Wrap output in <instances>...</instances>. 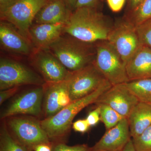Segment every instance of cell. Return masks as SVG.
<instances>
[{
	"label": "cell",
	"mask_w": 151,
	"mask_h": 151,
	"mask_svg": "<svg viewBox=\"0 0 151 151\" xmlns=\"http://www.w3.org/2000/svg\"><path fill=\"white\" fill-rule=\"evenodd\" d=\"M114 22L98 8H78L71 12L64 33L85 42L95 43L107 40Z\"/></svg>",
	"instance_id": "obj_1"
},
{
	"label": "cell",
	"mask_w": 151,
	"mask_h": 151,
	"mask_svg": "<svg viewBox=\"0 0 151 151\" xmlns=\"http://www.w3.org/2000/svg\"><path fill=\"white\" fill-rule=\"evenodd\" d=\"M105 79L95 91L87 96L72 101L54 116L41 121L42 127L50 140H58L64 137L69 132L74 117L88 105L95 103L100 96L112 86Z\"/></svg>",
	"instance_id": "obj_2"
},
{
	"label": "cell",
	"mask_w": 151,
	"mask_h": 151,
	"mask_svg": "<svg viewBox=\"0 0 151 151\" xmlns=\"http://www.w3.org/2000/svg\"><path fill=\"white\" fill-rule=\"evenodd\" d=\"M65 34L48 48L63 65L73 72L94 63L96 55L95 43L85 42Z\"/></svg>",
	"instance_id": "obj_3"
},
{
	"label": "cell",
	"mask_w": 151,
	"mask_h": 151,
	"mask_svg": "<svg viewBox=\"0 0 151 151\" xmlns=\"http://www.w3.org/2000/svg\"><path fill=\"white\" fill-rule=\"evenodd\" d=\"M95 44L94 64L112 86L129 81L126 63L113 45L108 40L100 41Z\"/></svg>",
	"instance_id": "obj_4"
},
{
	"label": "cell",
	"mask_w": 151,
	"mask_h": 151,
	"mask_svg": "<svg viewBox=\"0 0 151 151\" xmlns=\"http://www.w3.org/2000/svg\"><path fill=\"white\" fill-rule=\"evenodd\" d=\"M4 120L11 134L29 150L40 144L50 145V140L37 118L16 116Z\"/></svg>",
	"instance_id": "obj_5"
},
{
	"label": "cell",
	"mask_w": 151,
	"mask_h": 151,
	"mask_svg": "<svg viewBox=\"0 0 151 151\" xmlns=\"http://www.w3.org/2000/svg\"><path fill=\"white\" fill-rule=\"evenodd\" d=\"M43 78L35 71L21 63L9 58L0 60V90L23 85L42 86Z\"/></svg>",
	"instance_id": "obj_6"
},
{
	"label": "cell",
	"mask_w": 151,
	"mask_h": 151,
	"mask_svg": "<svg viewBox=\"0 0 151 151\" xmlns=\"http://www.w3.org/2000/svg\"><path fill=\"white\" fill-rule=\"evenodd\" d=\"M48 1L18 0L9 8L0 12L1 21L11 24L29 40V30L33 22L39 11Z\"/></svg>",
	"instance_id": "obj_7"
},
{
	"label": "cell",
	"mask_w": 151,
	"mask_h": 151,
	"mask_svg": "<svg viewBox=\"0 0 151 151\" xmlns=\"http://www.w3.org/2000/svg\"><path fill=\"white\" fill-rule=\"evenodd\" d=\"M107 40L127 63L142 46L137 27L123 17L114 22Z\"/></svg>",
	"instance_id": "obj_8"
},
{
	"label": "cell",
	"mask_w": 151,
	"mask_h": 151,
	"mask_svg": "<svg viewBox=\"0 0 151 151\" xmlns=\"http://www.w3.org/2000/svg\"><path fill=\"white\" fill-rule=\"evenodd\" d=\"M105 79L94 63L80 70L71 72L67 79L71 102L91 94Z\"/></svg>",
	"instance_id": "obj_9"
},
{
	"label": "cell",
	"mask_w": 151,
	"mask_h": 151,
	"mask_svg": "<svg viewBox=\"0 0 151 151\" xmlns=\"http://www.w3.org/2000/svg\"><path fill=\"white\" fill-rule=\"evenodd\" d=\"M43 85L38 86L19 94L1 113V120L25 115L39 118L42 115Z\"/></svg>",
	"instance_id": "obj_10"
},
{
	"label": "cell",
	"mask_w": 151,
	"mask_h": 151,
	"mask_svg": "<svg viewBox=\"0 0 151 151\" xmlns=\"http://www.w3.org/2000/svg\"><path fill=\"white\" fill-rule=\"evenodd\" d=\"M31 62L46 83L66 80L71 73L48 49H35Z\"/></svg>",
	"instance_id": "obj_11"
},
{
	"label": "cell",
	"mask_w": 151,
	"mask_h": 151,
	"mask_svg": "<svg viewBox=\"0 0 151 151\" xmlns=\"http://www.w3.org/2000/svg\"><path fill=\"white\" fill-rule=\"evenodd\" d=\"M139 101L126 83L112 86L103 93L95 104H104L114 109L124 118H128Z\"/></svg>",
	"instance_id": "obj_12"
},
{
	"label": "cell",
	"mask_w": 151,
	"mask_h": 151,
	"mask_svg": "<svg viewBox=\"0 0 151 151\" xmlns=\"http://www.w3.org/2000/svg\"><path fill=\"white\" fill-rule=\"evenodd\" d=\"M67 79L44 84L42 111L45 118L54 116L71 103Z\"/></svg>",
	"instance_id": "obj_13"
},
{
	"label": "cell",
	"mask_w": 151,
	"mask_h": 151,
	"mask_svg": "<svg viewBox=\"0 0 151 151\" xmlns=\"http://www.w3.org/2000/svg\"><path fill=\"white\" fill-rule=\"evenodd\" d=\"M0 43L6 50L23 55H30L35 50L29 40L12 25L3 21L0 24Z\"/></svg>",
	"instance_id": "obj_14"
},
{
	"label": "cell",
	"mask_w": 151,
	"mask_h": 151,
	"mask_svg": "<svg viewBox=\"0 0 151 151\" xmlns=\"http://www.w3.org/2000/svg\"><path fill=\"white\" fill-rule=\"evenodd\" d=\"M131 139L128 119L124 118L116 126L106 130L100 140L92 147V151L122 150Z\"/></svg>",
	"instance_id": "obj_15"
},
{
	"label": "cell",
	"mask_w": 151,
	"mask_h": 151,
	"mask_svg": "<svg viewBox=\"0 0 151 151\" xmlns=\"http://www.w3.org/2000/svg\"><path fill=\"white\" fill-rule=\"evenodd\" d=\"M65 24H35L29 30V40L34 49H48L64 33Z\"/></svg>",
	"instance_id": "obj_16"
},
{
	"label": "cell",
	"mask_w": 151,
	"mask_h": 151,
	"mask_svg": "<svg viewBox=\"0 0 151 151\" xmlns=\"http://www.w3.org/2000/svg\"><path fill=\"white\" fill-rule=\"evenodd\" d=\"M72 11L65 0H49L35 18V24H65Z\"/></svg>",
	"instance_id": "obj_17"
},
{
	"label": "cell",
	"mask_w": 151,
	"mask_h": 151,
	"mask_svg": "<svg viewBox=\"0 0 151 151\" xmlns=\"http://www.w3.org/2000/svg\"><path fill=\"white\" fill-rule=\"evenodd\" d=\"M129 80L151 78V48L142 45L126 65Z\"/></svg>",
	"instance_id": "obj_18"
},
{
	"label": "cell",
	"mask_w": 151,
	"mask_h": 151,
	"mask_svg": "<svg viewBox=\"0 0 151 151\" xmlns=\"http://www.w3.org/2000/svg\"><path fill=\"white\" fill-rule=\"evenodd\" d=\"M127 119L131 137L137 138L151 125V104L139 102Z\"/></svg>",
	"instance_id": "obj_19"
},
{
	"label": "cell",
	"mask_w": 151,
	"mask_h": 151,
	"mask_svg": "<svg viewBox=\"0 0 151 151\" xmlns=\"http://www.w3.org/2000/svg\"><path fill=\"white\" fill-rule=\"evenodd\" d=\"M126 84L139 102L151 104V78L130 80Z\"/></svg>",
	"instance_id": "obj_20"
},
{
	"label": "cell",
	"mask_w": 151,
	"mask_h": 151,
	"mask_svg": "<svg viewBox=\"0 0 151 151\" xmlns=\"http://www.w3.org/2000/svg\"><path fill=\"white\" fill-rule=\"evenodd\" d=\"M137 27L151 20V0H143L136 8L124 17Z\"/></svg>",
	"instance_id": "obj_21"
},
{
	"label": "cell",
	"mask_w": 151,
	"mask_h": 151,
	"mask_svg": "<svg viewBox=\"0 0 151 151\" xmlns=\"http://www.w3.org/2000/svg\"><path fill=\"white\" fill-rule=\"evenodd\" d=\"M3 120L0 130V151H29L11 134L5 121Z\"/></svg>",
	"instance_id": "obj_22"
},
{
	"label": "cell",
	"mask_w": 151,
	"mask_h": 151,
	"mask_svg": "<svg viewBox=\"0 0 151 151\" xmlns=\"http://www.w3.org/2000/svg\"><path fill=\"white\" fill-rule=\"evenodd\" d=\"M96 105L100 108V121L104 124L106 130L115 127L125 118L108 105L104 104Z\"/></svg>",
	"instance_id": "obj_23"
},
{
	"label": "cell",
	"mask_w": 151,
	"mask_h": 151,
	"mask_svg": "<svg viewBox=\"0 0 151 151\" xmlns=\"http://www.w3.org/2000/svg\"><path fill=\"white\" fill-rule=\"evenodd\" d=\"M137 151H151V125L139 136L132 139Z\"/></svg>",
	"instance_id": "obj_24"
},
{
	"label": "cell",
	"mask_w": 151,
	"mask_h": 151,
	"mask_svg": "<svg viewBox=\"0 0 151 151\" xmlns=\"http://www.w3.org/2000/svg\"><path fill=\"white\" fill-rule=\"evenodd\" d=\"M142 45L151 48V20L137 27Z\"/></svg>",
	"instance_id": "obj_25"
},
{
	"label": "cell",
	"mask_w": 151,
	"mask_h": 151,
	"mask_svg": "<svg viewBox=\"0 0 151 151\" xmlns=\"http://www.w3.org/2000/svg\"><path fill=\"white\" fill-rule=\"evenodd\" d=\"M52 151H92V147L86 145L69 146L60 143L55 145Z\"/></svg>",
	"instance_id": "obj_26"
},
{
	"label": "cell",
	"mask_w": 151,
	"mask_h": 151,
	"mask_svg": "<svg viewBox=\"0 0 151 151\" xmlns=\"http://www.w3.org/2000/svg\"><path fill=\"white\" fill-rule=\"evenodd\" d=\"M90 127H93L98 124L100 121V108L99 106L89 112L86 119Z\"/></svg>",
	"instance_id": "obj_27"
},
{
	"label": "cell",
	"mask_w": 151,
	"mask_h": 151,
	"mask_svg": "<svg viewBox=\"0 0 151 151\" xmlns=\"http://www.w3.org/2000/svg\"><path fill=\"white\" fill-rule=\"evenodd\" d=\"M90 127L86 119H80L74 122L72 124V128L76 132L85 133L89 130Z\"/></svg>",
	"instance_id": "obj_28"
},
{
	"label": "cell",
	"mask_w": 151,
	"mask_h": 151,
	"mask_svg": "<svg viewBox=\"0 0 151 151\" xmlns=\"http://www.w3.org/2000/svg\"><path fill=\"white\" fill-rule=\"evenodd\" d=\"M109 8L113 12H120L123 8L126 0H107Z\"/></svg>",
	"instance_id": "obj_29"
},
{
	"label": "cell",
	"mask_w": 151,
	"mask_h": 151,
	"mask_svg": "<svg viewBox=\"0 0 151 151\" xmlns=\"http://www.w3.org/2000/svg\"><path fill=\"white\" fill-rule=\"evenodd\" d=\"M19 89V87H15L1 90L0 92V105H1L6 100L12 97L18 92Z\"/></svg>",
	"instance_id": "obj_30"
},
{
	"label": "cell",
	"mask_w": 151,
	"mask_h": 151,
	"mask_svg": "<svg viewBox=\"0 0 151 151\" xmlns=\"http://www.w3.org/2000/svg\"><path fill=\"white\" fill-rule=\"evenodd\" d=\"M103 0H77L75 9L83 7L98 8L99 4Z\"/></svg>",
	"instance_id": "obj_31"
},
{
	"label": "cell",
	"mask_w": 151,
	"mask_h": 151,
	"mask_svg": "<svg viewBox=\"0 0 151 151\" xmlns=\"http://www.w3.org/2000/svg\"><path fill=\"white\" fill-rule=\"evenodd\" d=\"M18 0H0V12H4L16 2Z\"/></svg>",
	"instance_id": "obj_32"
},
{
	"label": "cell",
	"mask_w": 151,
	"mask_h": 151,
	"mask_svg": "<svg viewBox=\"0 0 151 151\" xmlns=\"http://www.w3.org/2000/svg\"><path fill=\"white\" fill-rule=\"evenodd\" d=\"M34 150L35 151H51L50 145L46 144H40L35 147Z\"/></svg>",
	"instance_id": "obj_33"
},
{
	"label": "cell",
	"mask_w": 151,
	"mask_h": 151,
	"mask_svg": "<svg viewBox=\"0 0 151 151\" xmlns=\"http://www.w3.org/2000/svg\"><path fill=\"white\" fill-rule=\"evenodd\" d=\"M143 0H129L128 2V12L131 11L137 6Z\"/></svg>",
	"instance_id": "obj_34"
},
{
	"label": "cell",
	"mask_w": 151,
	"mask_h": 151,
	"mask_svg": "<svg viewBox=\"0 0 151 151\" xmlns=\"http://www.w3.org/2000/svg\"><path fill=\"white\" fill-rule=\"evenodd\" d=\"M122 151H137L135 148L132 139L127 143Z\"/></svg>",
	"instance_id": "obj_35"
},
{
	"label": "cell",
	"mask_w": 151,
	"mask_h": 151,
	"mask_svg": "<svg viewBox=\"0 0 151 151\" xmlns=\"http://www.w3.org/2000/svg\"><path fill=\"white\" fill-rule=\"evenodd\" d=\"M65 1L68 6L70 10L72 11L75 9L76 4L77 0H65Z\"/></svg>",
	"instance_id": "obj_36"
},
{
	"label": "cell",
	"mask_w": 151,
	"mask_h": 151,
	"mask_svg": "<svg viewBox=\"0 0 151 151\" xmlns=\"http://www.w3.org/2000/svg\"><path fill=\"white\" fill-rule=\"evenodd\" d=\"M123 149H122V150H118L116 151H122L123 150Z\"/></svg>",
	"instance_id": "obj_37"
}]
</instances>
